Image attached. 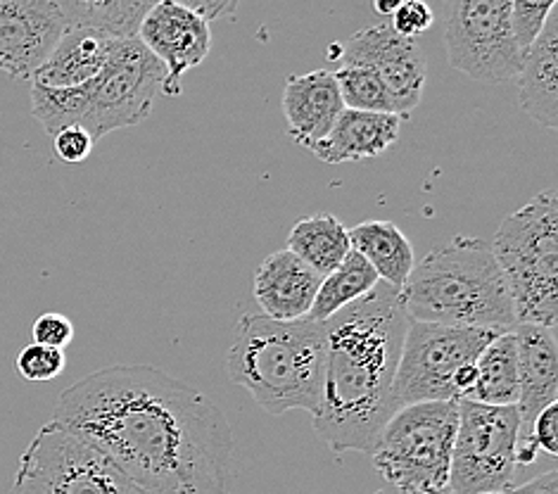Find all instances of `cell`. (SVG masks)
<instances>
[{
  "instance_id": "obj_26",
  "label": "cell",
  "mask_w": 558,
  "mask_h": 494,
  "mask_svg": "<svg viewBox=\"0 0 558 494\" xmlns=\"http://www.w3.org/2000/svg\"><path fill=\"white\" fill-rule=\"evenodd\" d=\"M336 84L344 108L366 110V112H390L397 115V105L392 93L380 79L364 64H342L333 72Z\"/></svg>"
},
{
  "instance_id": "obj_28",
  "label": "cell",
  "mask_w": 558,
  "mask_h": 494,
  "mask_svg": "<svg viewBox=\"0 0 558 494\" xmlns=\"http://www.w3.org/2000/svg\"><path fill=\"white\" fill-rule=\"evenodd\" d=\"M513 5V34L523 50L535 41L544 22L554 12L556 0H511Z\"/></svg>"
},
{
  "instance_id": "obj_19",
  "label": "cell",
  "mask_w": 558,
  "mask_h": 494,
  "mask_svg": "<svg viewBox=\"0 0 558 494\" xmlns=\"http://www.w3.org/2000/svg\"><path fill=\"white\" fill-rule=\"evenodd\" d=\"M518 98L523 110L544 129H558V17L544 22L535 41L525 48L518 70Z\"/></svg>"
},
{
  "instance_id": "obj_10",
  "label": "cell",
  "mask_w": 558,
  "mask_h": 494,
  "mask_svg": "<svg viewBox=\"0 0 558 494\" xmlns=\"http://www.w3.org/2000/svg\"><path fill=\"white\" fill-rule=\"evenodd\" d=\"M518 435V407H489L461 397L449 490L454 494H485L511 487Z\"/></svg>"
},
{
  "instance_id": "obj_23",
  "label": "cell",
  "mask_w": 558,
  "mask_h": 494,
  "mask_svg": "<svg viewBox=\"0 0 558 494\" xmlns=\"http://www.w3.org/2000/svg\"><path fill=\"white\" fill-rule=\"evenodd\" d=\"M288 250L310 264L316 274L328 276L350 255V231L333 215H312L292 226L288 236Z\"/></svg>"
},
{
  "instance_id": "obj_35",
  "label": "cell",
  "mask_w": 558,
  "mask_h": 494,
  "mask_svg": "<svg viewBox=\"0 0 558 494\" xmlns=\"http://www.w3.org/2000/svg\"><path fill=\"white\" fill-rule=\"evenodd\" d=\"M402 3H404V0H374V8H376L378 15L392 17L395 12H397V8H400Z\"/></svg>"
},
{
  "instance_id": "obj_27",
  "label": "cell",
  "mask_w": 558,
  "mask_h": 494,
  "mask_svg": "<svg viewBox=\"0 0 558 494\" xmlns=\"http://www.w3.org/2000/svg\"><path fill=\"white\" fill-rule=\"evenodd\" d=\"M68 369V354L58 347L32 342L17 354V371L29 383H48L56 381Z\"/></svg>"
},
{
  "instance_id": "obj_9",
  "label": "cell",
  "mask_w": 558,
  "mask_h": 494,
  "mask_svg": "<svg viewBox=\"0 0 558 494\" xmlns=\"http://www.w3.org/2000/svg\"><path fill=\"white\" fill-rule=\"evenodd\" d=\"M497 330L411 322L397 364L392 397L397 407L459 399L457 373L475 364Z\"/></svg>"
},
{
  "instance_id": "obj_22",
  "label": "cell",
  "mask_w": 558,
  "mask_h": 494,
  "mask_svg": "<svg viewBox=\"0 0 558 494\" xmlns=\"http://www.w3.org/2000/svg\"><path fill=\"white\" fill-rule=\"evenodd\" d=\"M521 397L513 330L499 333L475 359V383L466 399L489 407H515Z\"/></svg>"
},
{
  "instance_id": "obj_13",
  "label": "cell",
  "mask_w": 558,
  "mask_h": 494,
  "mask_svg": "<svg viewBox=\"0 0 558 494\" xmlns=\"http://www.w3.org/2000/svg\"><path fill=\"white\" fill-rule=\"evenodd\" d=\"M136 38L165 64L162 93L167 98L181 96L183 74L203 64L211 48L209 22L177 0H157L143 17Z\"/></svg>"
},
{
  "instance_id": "obj_21",
  "label": "cell",
  "mask_w": 558,
  "mask_h": 494,
  "mask_svg": "<svg viewBox=\"0 0 558 494\" xmlns=\"http://www.w3.org/2000/svg\"><path fill=\"white\" fill-rule=\"evenodd\" d=\"M352 248L362 255L385 284L402 290L414 269V248L395 221H364L350 231Z\"/></svg>"
},
{
  "instance_id": "obj_30",
  "label": "cell",
  "mask_w": 558,
  "mask_h": 494,
  "mask_svg": "<svg viewBox=\"0 0 558 494\" xmlns=\"http://www.w3.org/2000/svg\"><path fill=\"white\" fill-rule=\"evenodd\" d=\"M435 22L433 8L425 0H404L392 15V29L404 38H418Z\"/></svg>"
},
{
  "instance_id": "obj_8",
  "label": "cell",
  "mask_w": 558,
  "mask_h": 494,
  "mask_svg": "<svg viewBox=\"0 0 558 494\" xmlns=\"http://www.w3.org/2000/svg\"><path fill=\"white\" fill-rule=\"evenodd\" d=\"M8 494H145L119 466L64 425L48 421L20 457Z\"/></svg>"
},
{
  "instance_id": "obj_15",
  "label": "cell",
  "mask_w": 558,
  "mask_h": 494,
  "mask_svg": "<svg viewBox=\"0 0 558 494\" xmlns=\"http://www.w3.org/2000/svg\"><path fill=\"white\" fill-rule=\"evenodd\" d=\"M322 280V274H316L310 264H304L286 248L271 252L257 266L252 278V296L262 306L264 316L292 322L310 314Z\"/></svg>"
},
{
  "instance_id": "obj_32",
  "label": "cell",
  "mask_w": 558,
  "mask_h": 494,
  "mask_svg": "<svg viewBox=\"0 0 558 494\" xmlns=\"http://www.w3.org/2000/svg\"><path fill=\"white\" fill-rule=\"evenodd\" d=\"M556 423H558V402H551L549 407H544L535 421L530 423V429L523 437H527L537 449L547 451L551 459L558 457V433H556Z\"/></svg>"
},
{
  "instance_id": "obj_4",
  "label": "cell",
  "mask_w": 558,
  "mask_h": 494,
  "mask_svg": "<svg viewBox=\"0 0 558 494\" xmlns=\"http://www.w3.org/2000/svg\"><path fill=\"white\" fill-rule=\"evenodd\" d=\"M402 300L411 322L507 333L518 326L507 278L483 238L457 236L414 264Z\"/></svg>"
},
{
  "instance_id": "obj_25",
  "label": "cell",
  "mask_w": 558,
  "mask_h": 494,
  "mask_svg": "<svg viewBox=\"0 0 558 494\" xmlns=\"http://www.w3.org/2000/svg\"><path fill=\"white\" fill-rule=\"evenodd\" d=\"M378 280L380 278L374 266L352 248L350 255L340 262L338 269L324 276L307 316L314 318V322H328L342 306H348L350 302L364 298L368 290H374Z\"/></svg>"
},
{
  "instance_id": "obj_3",
  "label": "cell",
  "mask_w": 558,
  "mask_h": 494,
  "mask_svg": "<svg viewBox=\"0 0 558 494\" xmlns=\"http://www.w3.org/2000/svg\"><path fill=\"white\" fill-rule=\"evenodd\" d=\"M226 371L271 417L292 409L316 417L324 397L326 322L245 314L226 354Z\"/></svg>"
},
{
  "instance_id": "obj_33",
  "label": "cell",
  "mask_w": 558,
  "mask_h": 494,
  "mask_svg": "<svg viewBox=\"0 0 558 494\" xmlns=\"http://www.w3.org/2000/svg\"><path fill=\"white\" fill-rule=\"evenodd\" d=\"M177 3L195 10L197 15H203L207 22L233 17L243 0H177Z\"/></svg>"
},
{
  "instance_id": "obj_17",
  "label": "cell",
  "mask_w": 558,
  "mask_h": 494,
  "mask_svg": "<svg viewBox=\"0 0 558 494\" xmlns=\"http://www.w3.org/2000/svg\"><path fill=\"white\" fill-rule=\"evenodd\" d=\"M344 110L340 88L333 72L316 70L295 74L286 82L283 115L290 138L302 148H312L333 129L336 119Z\"/></svg>"
},
{
  "instance_id": "obj_16",
  "label": "cell",
  "mask_w": 558,
  "mask_h": 494,
  "mask_svg": "<svg viewBox=\"0 0 558 494\" xmlns=\"http://www.w3.org/2000/svg\"><path fill=\"white\" fill-rule=\"evenodd\" d=\"M513 336L518 350V383H521V397L515 405L521 413L518 437H523L537 413L551 402H558V347L554 328L549 326L518 324Z\"/></svg>"
},
{
  "instance_id": "obj_36",
  "label": "cell",
  "mask_w": 558,
  "mask_h": 494,
  "mask_svg": "<svg viewBox=\"0 0 558 494\" xmlns=\"http://www.w3.org/2000/svg\"><path fill=\"white\" fill-rule=\"evenodd\" d=\"M485 494H504V492H485Z\"/></svg>"
},
{
  "instance_id": "obj_6",
  "label": "cell",
  "mask_w": 558,
  "mask_h": 494,
  "mask_svg": "<svg viewBox=\"0 0 558 494\" xmlns=\"http://www.w3.org/2000/svg\"><path fill=\"white\" fill-rule=\"evenodd\" d=\"M518 324L558 322V197L542 191L499 224L492 240Z\"/></svg>"
},
{
  "instance_id": "obj_14",
  "label": "cell",
  "mask_w": 558,
  "mask_h": 494,
  "mask_svg": "<svg viewBox=\"0 0 558 494\" xmlns=\"http://www.w3.org/2000/svg\"><path fill=\"white\" fill-rule=\"evenodd\" d=\"M68 29L52 0H0V72L32 79Z\"/></svg>"
},
{
  "instance_id": "obj_24",
  "label": "cell",
  "mask_w": 558,
  "mask_h": 494,
  "mask_svg": "<svg viewBox=\"0 0 558 494\" xmlns=\"http://www.w3.org/2000/svg\"><path fill=\"white\" fill-rule=\"evenodd\" d=\"M68 26H88L117 38L136 36L157 0H52Z\"/></svg>"
},
{
  "instance_id": "obj_29",
  "label": "cell",
  "mask_w": 558,
  "mask_h": 494,
  "mask_svg": "<svg viewBox=\"0 0 558 494\" xmlns=\"http://www.w3.org/2000/svg\"><path fill=\"white\" fill-rule=\"evenodd\" d=\"M93 145H96V141H93V136L84 126L72 124L52 133V148H56V155L62 162L68 165L86 162L93 153Z\"/></svg>"
},
{
  "instance_id": "obj_7",
  "label": "cell",
  "mask_w": 558,
  "mask_h": 494,
  "mask_svg": "<svg viewBox=\"0 0 558 494\" xmlns=\"http://www.w3.org/2000/svg\"><path fill=\"white\" fill-rule=\"evenodd\" d=\"M457 423L459 399L400 407L383 425L366 457L402 494L442 490L449 485Z\"/></svg>"
},
{
  "instance_id": "obj_20",
  "label": "cell",
  "mask_w": 558,
  "mask_h": 494,
  "mask_svg": "<svg viewBox=\"0 0 558 494\" xmlns=\"http://www.w3.org/2000/svg\"><path fill=\"white\" fill-rule=\"evenodd\" d=\"M117 36L88 26H68L46 62L32 76V84L48 88H74L90 82L108 62Z\"/></svg>"
},
{
  "instance_id": "obj_2",
  "label": "cell",
  "mask_w": 558,
  "mask_h": 494,
  "mask_svg": "<svg viewBox=\"0 0 558 494\" xmlns=\"http://www.w3.org/2000/svg\"><path fill=\"white\" fill-rule=\"evenodd\" d=\"M411 318L402 290L378 280L326 322V373L314 429L336 454H368L392 413V385Z\"/></svg>"
},
{
  "instance_id": "obj_1",
  "label": "cell",
  "mask_w": 558,
  "mask_h": 494,
  "mask_svg": "<svg viewBox=\"0 0 558 494\" xmlns=\"http://www.w3.org/2000/svg\"><path fill=\"white\" fill-rule=\"evenodd\" d=\"M52 421L122 469L145 494H229L233 431L217 402L148 364H114L70 385Z\"/></svg>"
},
{
  "instance_id": "obj_18",
  "label": "cell",
  "mask_w": 558,
  "mask_h": 494,
  "mask_svg": "<svg viewBox=\"0 0 558 494\" xmlns=\"http://www.w3.org/2000/svg\"><path fill=\"white\" fill-rule=\"evenodd\" d=\"M402 117L390 112H366L344 108L326 138L312 145L310 153L328 165L359 162L378 157L400 138Z\"/></svg>"
},
{
  "instance_id": "obj_12",
  "label": "cell",
  "mask_w": 558,
  "mask_h": 494,
  "mask_svg": "<svg viewBox=\"0 0 558 494\" xmlns=\"http://www.w3.org/2000/svg\"><path fill=\"white\" fill-rule=\"evenodd\" d=\"M342 64H364L392 93L397 115L409 119L423 96L425 67L423 50L416 38H404L392 29V24H376L356 32L340 52Z\"/></svg>"
},
{
  "instance_id": "obj_34",
  "label": "cell",
  "mask_w": 558,
  "mask_h": 494,
  "mask_svg": "<svg viewBox=\"0 0 558 494\" xmlns=\"http://www.w3.org/2000/svg\"><path fill=\"white\" fill-rule=\"evenodd\" d=\"M504 494H558V473L547 471V473L533 478L525 485L507 487L504 490Z\"/></svg>"
},
{
  "instance_id": "obj_31",
  "label": "cell",
  "mask_w": 558,
  "mask_h": 494,
  "mask_svg": "<svg viewBox=\"0 0 558 494\" xmlns=\"http://www.w3.org/2000/svg\"><path fill=\"white\" fill-rule=\"evenodd\" d=\"M32 336H34V342H38V345H48V347H58V350H64V347L74 340V324L64 314L48 312V314H41L36 318Z\"/></svg>"
},
{
  "instance_id": "obj_11",
  "label": "cell",
  "mask_w": 558,
  "mask_h": 494,
  "mask_svg": "<svg viewBox=\"0 0 558 494\" xmlns=\"http://www.w3.org/2000/svg\"><path fill=\"white\" fill-rule=\"evenodd\" d=\"M445 48L449 64L475 82L513 79L525 50L513 34L511 0H447Z\"/></svg>"
},
{
  "instance_id": "obj_5",
  "label": "cell",
  "mask_w": 558,
  "mask_h": 494,
  "mask_svg": "<svg viewBox=\"0 0 558 494\" xmlns=\"http://www.w3.org/2000/svg\"><path fill=\"white\" fill-rule=\"evenodd\" d=\"M165 76V64L136 36L114 38L108 62L90 82L74 88L32 84V115L50 136L76 124L100 141L117 129L145 122Z\"/></svg>"
}]
</instances>
